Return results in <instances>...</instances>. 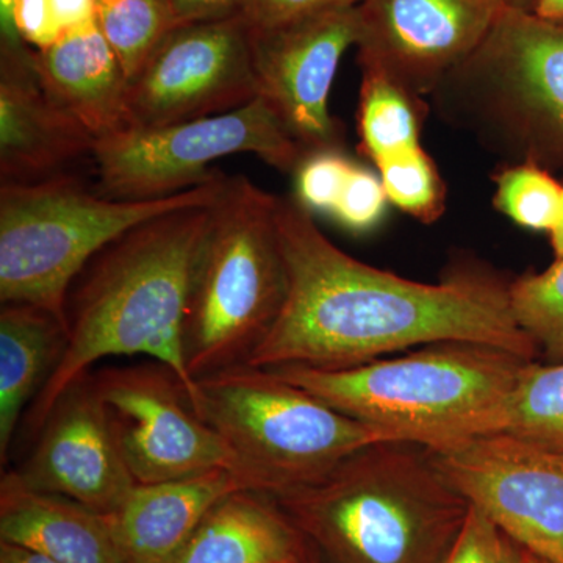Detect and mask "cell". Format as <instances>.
Segmentation results:
<instances>
[{
  "instance_id": "obj_1",
  "label": "cell",
  "mask_w": 563,
  "mask_h": 563,
  "mask_svg": "<svg viewBox=\"0 0 563 563\" xmlns=\"http://www.w3.org/2000/svg\"><path fill=\"white\" fill-rule=\"evenodd\" d=\"M276 220L287 296L246 365L347 368L444 342L539 357L514 320L510 280L484 263H455L426 284L351 257L295 198H277Z\"/></svg>"
},
{
  "instance_id": "obj_2",
  "label": "cell",
  "mask_w": 563,
  "mask_h": 563,
  "mask_svg": "<svg viewBox=\"0 0 563 563\" xmlns=\"http://www.w3.org/2000/svg\"><path fill=\"white\" fill-rule=\"evenodd\" d=\"M211 206L143 222L81 269L66 296L68 346L49 383L29 407V433L36 435L70 385L110 357L146 355L168 366L195 407L198 384L185 362V318L192 266Z\"/></svg>"
},
{
  "instance_id": "obj_3",
  "label": "cell",
  "mask_w": 563,
  "mask_h": 563,
  "mask_svg": "<svg viewBox=\"0 0 563 563\" xmlns=\"http://www.w3.org/2000/svg\"><path fill=\"white\" fill-rule=\"evenodd\" d=\"M273 498L322 563H444L472 509L426 448L395 440Z\"/></svg>"
},
{
  "instance_id": "obj_4",
  "label": "cell",
  "mask_w": 563,
  "mask_h": 563,
  "mask_svg": "<svg viewBox=\"0 0 563 563\" xmlns=\"http://www.w3.org/2000/svg\"><path fill=\"white\" fill-rule=\"evenodd\" d=\"M531 362L488 344L444 342L347 368L269 369L388 440L440 453L501 432Z\"/></svg>"
},
{
  "instance_id": "obj_5",
  "label": "cell",
  "mask_w": 563,
  "mask_h": 563,
  "mask_svg": "<svg viewBox=\"0 0 563 563\" xmlns=\"http://www.w3.org/2000/svg\"><path fill=\"white\" fill-rule=\"evenodd\" d=\"M277 198L236 176L228 177L211 206L185 318V362L196 384L246 365L279 317L287 269L277 231Z\"/></svg>"
},
{
  "instance_id": "obj_6",
  "label": "cell",
  "mask_w": 563,
  "mask_h": 563,
  "mask_svg": "<svg viewBox=\"0 0 563 563\" xmlns=\"http://www.w3.org/2000/svg\"><path fill=\"white\" fill-rule=\"evenodd\" d=\"M228 177L166 196L128 201L91 195L69 176L0 185V301L29 303L66 324V296L87 263L143 222L211 206Z\"/></svg>"
},
{
  "instance_id": "obj_7",
  "label": "cell",
  "mask_w": 563,
  "mask_h": 563,
  "mask_svg": "<svg viewBox=\"0 0 563 563\" xmlns=\"http://www.w3.org/2000/svg\"><path fill=\"white\" fill-rule=\"evenodd\" d=\"M431 98L444 121L473 133L488 151L562 168V25L507 5L479 49Z\"/></svg>"
},
{
  "instance_id": "obj_8",
  "label": "cell",
  "mask_w": 563,
  "mask_h": 563,
  "mask_svg": "<svg viewBox=\"0 0 563 563\" xmlns=\"http://www.w3.org/2000/svg\"><path fill=\"white\" fill-rule=\"evenodd\" d=\"M195 410L220 433L246 490L276 496L312 484L387 437L269 368L239 365L198 380Z\"/></svg>"
},
{
  "instance_id": "obj_9",
  "label": "cell",
  "mask_w": 563,
  "mask_h": 563,
  "mask_svg": "<svg viewBox=\"0 0 563 563\" xmlns=\"http://www.w3.org/2000/svg\"><path fill=\"white\" fill-rule=\"evenodd\" d=\"M235 154L257 155L292 174L306 157L265 99L213 117L157 128H131L96 143L92 161L103 195L143 201L166 198L221 176L210 165Z\"/></svg>"
},
{
  "instance_id": "obj_10",
  "label": "cell",
  "mask_w": 563,
  "mask_h": 563,
  "mask_svg": "<svg viewBox=\"0 0 563 563\" xmlns=\"http://www.w3.org/2000/svg\"><path fill=\"white\" fill-rule=\"evenodd\" d=\"M111 432L136 484L187 479L218 470L236 476L231 448L196 413L179 377L162 363L90 373Z\"/></svg>"
},
{
  "instance_id": "obj_11",
  "label": "cell",
  "mask_w": 563,
  "mask_h": 563,
  "mask_svg": "<svg viewBox=\"0 0 563 563\" xmlns=\"http://www.w3.org/2000/svg\"><path fill=\"white\" fill-rule=\"evenodd\" d=\"M431 454L507 539L547 563H563V450L496 432Z\"/></svg>"
},
{
  "instance_id": "obj_12",
  "label": "cell",
  "mask_w": 563,
  "mask_h": 563,
  "mask_svg": "<svg viewBox=\"0 0 563 563\" xmlns=\"http://www.w3.org/2000/svg\"><path fill=\"white\" fill-rule=\"evenodd\" d=\"M255 98L250 27L240 14L174 29L128 81L133 128L228 113Z\"/></svg>"
},
{
  "instance_id": "obj_13",
  "label": "cell",
  "mask_w": 563,
  "mask_h": 563,
  "mask_svg": "<svg viewBox=\"0 0 563 563\" xmlns=\"http://www.w3.org/2000/svg\"><path fill=\"white\" fill-rule=\"evenodd\" d=\"M252 66L265 99L303 151L343 150L342 124L329 110L343 55L361 40L358 7L321 11L250 29Z\"/></svg>"
},
{
  "instance_id": "obj_14",
  "label": "cell",
  "mask_w": 563,
  "mask_h": 563,
  "mask_svg": "<svg viewBox=\"0 0 563 563\" xmlns=\"http://www.w3.org/2000/svg\"><path fill=\"white\" fill-rule=\"evenodd\" d=\"M506 0H363L358 65L424 98L472 57Z\"/></svg>"
},
{
  "instance_id": "obj_15",
  "label": "cell",
  "mask_w": 563,
  "mask_h": 563,
  "mask_svg": "<svg viewBox=\"0 0 563 563\" xmlns=\"http://www.w3.org/2000/svg\"><path fill=\"white\" fill-rule=\"evenodd\" d=\"M35 490L113 514L136 483L111 432L90 373L70 385L36 432L27 461L14 470Z\"/></svg>"
},
{
  "instance_id": "obj_16",
  "label": "cell",
  "mask_w": 563,
  "mask_h": 563,
  "mask_svg": "<svg viewBox=\"0 0 563 563\" xmlns=\"http://www.w3.org/2000/svg\"><path fill=\"white\" fill-rule=\"evenodd\" d=\"M90 132L41 84L35 51H0V179L36 184L95 152Z\"/></svg>"
},
{
  "instance_id": "obj_17",
  "label": "cell",
  "mask_w": 563,
  "mask_h": 563,
  "mask_svg": "<svg viewBox=\"0 0 563 563\" xmlns=\"http://www.w3.org/2000/svg\"><path fill=\"white\" fill-rule=\"evenodd\" d=\"M41 84L96 143L133 128L128 77L98 21L63 33L57 43L35 51Z\"/></svg>"
},
{
  "instance_id": "obj_18",
  "label": "cell",
  "mask_w": 563,
  "mask_h": 563,
  "mask_svg": "<svg viewBox=\"0 0 563 563\" xmlns=\"http://www.w3.org/2000/svg\"><path fill=\"white\" fill-rule=\"evenodd\" d=\"M236 490L246 488L225 470L136 484L124 503L109 514L122 562L173 563L207 514Z\"/></svg>"
},
{
  "instance_id": "obj_19",
  "label": "cell",
  "mask_w": 563,
  "mask_h": 563,
  "mask_svg": "<svg viewBox=\"0 0 563 563\" xmlns=\"http://www.w3.org/2000/svg\"><path fill=\"white\" fill-rule=\"evenodd\" d=\"M0 542L38 551L58 563H124L110 515L35 490L16 472L0 479Z\"/></svg>"
},
{
  "instance_id": "obj_20",
  "label": "cell",
  "mask_w": 563,
  "mask_h": 563,
  "mask_svg": "<svg viewBox=\"0 0 563 563\" xmlns=\"http://www.w3.org/2000/svg\"><path fill=\"white\" fill-rule=\"evenodd\" d=\"M306 551L273 496L236 490L207 514L173 563H295Z\"/></svg>"
},
{
  "instance_id": "obj_21",
  "label": "cell",
  "mask_w": 563,
  "mask_h": 563,
  "mask_svg": "<svg viewBox=\"0 0 563 563\" xmlns=\"http://www.w3.org/2000/svg\"><path fill=\"white\" fill-rule=\"evenodd\" d=\"M68 346V328L29 303H2L0 312V462L7 465L25 407L49 383Z\"/></svg>"
},
{
  "instance_id": "obj_22",
  "label": "cell",
  "mask_w": 563,
  "mask_h": 563,
  "mask_svg": "<svg viewBox=\"0 0 563 563\" xmlns=\"http://www.w3.org/2000/svg\"><path fill=\"white\" fill-rule=\"evenodd\" d=\"M362 69L357 128L361 152L374 165L421 146L426 107L422 98L407 91L383 70Z\"/></svg>"
},
{
  "instance_id": "obj_23",
  "label": "cell",
  "mask_w": 563,
  "mask_h": 563,
  "mask_svg": "<svg viewBox=\"0 0 563 563\" xmlns=\"http://www.w3.org/2000/svg\"><path fill=\"white\" fill-rule=\"evenodd\" d=\"M96 21L128 80L162 40L180 27L166 0H96Z\"/></svg>"
},
{
  "instance_id": "obj_24",
  "label": "cell",
  "mask_w": 563,
  "mask_h": 563,
  "mask_svg": "<svg viewBox=\"0 0 563 563\" xmlns=\"http://www.w3.org/2000/svg\"><path fill=\"white\" fill-rule=\"evenodd\" d=\"M501 432L563 450V363H529Z\"/></svg>"
},
{
  "instance_id": "obj_25",
  "label": "cell",
  "mask_w": 563,
  "mask_h": 563,
  "mask_svg": "<svg viewBox=\"0 0 563 563\" xmlns=\"http://www.w3.org/2000/svg\"><path fill=\"white\" fill-rule=\"evenodd\" d=\"M509 303L514 320L544 363H563V257L544 272L510 280Z\"/></svg>"
},
{
  "instance_id": "obj_26",
  "label": "cell",
  "mask_w": 563,
  "mask_h": 563,
  "mask_svg": "<svg viewBox=\"0 0 563 563\" xmlns=\"http://www.w3.org/2000/svg\"><path fill=\"white\" fill-rule=\"evenodd\" d=\"M495 209L520 228L553 231L561 210L563 187L550 169L536 163H512L493 177Z\"/></svg>"
},
{
  "instance_id": "obj_27",
  "label": "cell",
  "mask_w": 563,
  "mask_h": 563,
  "mask_svg": "<svg viewBox=\"0 0 563 563\" xmlns=\"http://www.w3.org/2000/svg\"><path fill=\"white\" fill-rule=\"evenodd\" d=\"M388 202L422 224H432L446 210V185L424 147L390 155L376 163Z\"/></svg>"
},
{
  "instance_id": "obj_28",
  "label": "cell",
  "mask_w": 563,
  "mask_h": 563,
  "mask_svg": "<svg viewBox=\"0 0 563 563\" xmlns=\"http://www.w3.org/2000/svg\"><path fill=\"white\" fill-rule=\"evenodd\" d=\"M354 166L343 150L309 152L292 173L296 201L310 213L331 217Z\"/></svg>"
},
{
  "instance_id": "obj_29",
  "label": "cell",
  "mask_w": 563,
  "mask_h": 563,
  "mask_svg": "<svg viewBox=\"0 0 563 563\" xmlns=\"http://www.w3.org/2000/svg\"><path fill=\"white\" fill-rule=\"evenodd\" d=\"M387 203L379 174L355 165L331 218L346 231L369 232L383 221Z\"/></svg>"
},
{
  "instance_id": "obj_30",
  "label": "cell",
  "mask_w": 563,
  "mask_h": 563,
  "mask_svg": "<svg viewBox=\"0 0 563 563\" xmlns=\"http://www.w3.org/2000/svg\"><path fill=\"white\" fill-rule=\"evenodd\" d=\"M444 563H504L501 531L487 515L472 506Z\"/></svg>"
},
{
  "instance_id": "obj_31",
  "label": "cell",
  "mask_w": 563,
  "mask_h": 563,
  "mask_svg": "<svg viewBox=\"0 0 563 563\" xmlns=\"http://www.w3.org/2000/svg\"><path fill=\"white\" fill-rule=\"evenodd\" d=\"M363 0H246L240 16L250 29H266L321 11L358 7Z\"/></svg>"
},
{
  "instance_id": "obj_32",
  "label": "cell",
  "mask_w": 563,
  "mask_h": 563,
  "mask_svg": "<svg viewBox=\"0 0 563 563\" xmlns=\"http://www.w3.org/2000/svg\"><path fill=\"white\" fill-rule=\"evenodd\" d=\"M14 27L22 43L36 51L47 49L65 33L55 20L51 0H18Z\"/></svg>"
},
{
  "instance_id": "obj_33",
  "label": "cell",
  "mask_w": 563,
  "mask_h": 563,
  "mask_svg": "<svg viewBox=\"0 0 563 563\" xmlns=\"http://www.w3.org/2000/svg\"><path fill=\"white\" fill-rule=\"evenodd\" d=\"M177 24L224 20L242 13L246 0H166Z\"/></svg>"
},
{
  "instance_id": "obj_34",
  "label": "cell",
  "mask_w": 563,
  "mask_h": 563,
  "mask_svg": "<svg viewBox=\"0 0 563 563\" xmlns=\"http://www.w3.org/2000/svg\"><path fill=\"white\" fill-rule=\"evenodd\" d=\"M51 5L63 32L96 22V0H51Z\"/></svg>"
},
{
  "instance_id": "obj_35",
  "label": "cell",
  "mask_w": 563,
  "mask_h": 563,
  "mask_svg": "<svg viewBox=\"0 0 563 563\" xmlns=\"http://www.w3.org/2000/svg\"><path fill=\"white\" fill-rule=\"evenodd\" d=\"M18 0H0V51H22L24 43L14 27V10Z\"/></svg>"
},
{
  "instance_id": "obj_36",
  "label": "cell",
  "mask_w": 563,
  "mask_h": 563,
  "mask_svg": "<svg viewBox=\"0 0 563 563\" xmlns=\"http://www.w3.org/2000/svg\"><path fill=\"white\" fill-rule=\"evenodd\" d=\"M0 563H58L38 551L29 550L20 544L0 542Z\"/></svg>"
},
{
  "instance_id": "obj_37",
  "label": "cell",
  "mask_w": 563,
  "mask_h": 563,
  "mask_svg": "<svg viewBox=\"0 0 563 563\" xmlns=\"http://www.w3.org/2000/svg\"><path fill=\"white\" fill-rule=\"evenodd\" d=\"M531 11L540 20L563 27V0H533Z\"/></svg>"
},
{
  "instance_id": "obj_38",
  "label": "cell",
  "mask_w": 563,
  "mask_h": 563,
  "mask_svg": "<svg viewBox=\"0 0 563 563\" xmlns=\"http://www.w3.org/2000/svg\"><path fill=\"white\" fill-rule=\"evenodd\" d=\"M503 533V532H501ZM504 563H547L503 533Z\"/></svg>"
},
{
  "instance_id": "obj_39",
  "label": "cell",
  "mask_w": 563,
  "mask_h": 563,
  "mask_svg": "<svg viewBox=\"0 0 563 563\" xmlns=\"http://www.w3.org/2000/svg\"><path fill=\"white\" fill-rule=\"evenodd\" d=\"M550 236L555 258L563 257V190L561 210H559L558 221H555L553 231L550 232Z\"/></svg>"
},
{
  "instance_id": "obj_40",
  "label": "cell",
  "mask_w": 563,
  "mask_h": 563,
  "mask_svg": "<svg viewBox=\"0 0 563 563\" xmlns=\"http://www.w3.org/2000/svg\"><path fill=\"white\" fill-rule=\"evenodd\" d=\"M507 5L515 9L531 10L533 0H506Z\"/></svg>"
},
{
  "instance_id": "obj_41",
  "label": "cell",
  "mask_w": 563,
  "mask_h": 563,
  "mask_svg": "<svg viewBox=\"0 0 563 563\" xmlns=\"http://www.w3.org/2000/svg\"><path fill=\"white\" fill-rule=\"evenodd\" d=\"M303 563H322L321 559L313 553L312 548L307 544L306 555H303Z\"/></svg>"
},
{
  "instance_id": "obj_42",
  "label": "cell",
  "mask_w": 563,
  "mask_h": 563,
  "mask_svg": "<svg viewBox=\"0 0 563 563\" xmlns=\"http://www.w3.org/2000/svg\"><path fill=\"white\" fill-rule=\"evenodd\" d=\"M295 563H303V559H302V561H299V562H295Z\"/></svg>"
}]
</instances>
